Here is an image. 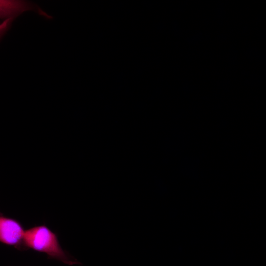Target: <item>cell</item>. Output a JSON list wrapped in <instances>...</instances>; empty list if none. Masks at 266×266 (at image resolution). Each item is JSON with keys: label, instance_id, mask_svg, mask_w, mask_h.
Here are the masks:
<instances>
[{"label": "cell", "instance_id": "obj_2", "mask_svg": "<svg viewBox=\"0 0 266 266\" xmlns=\"http://www.w3.org/2000/svg\"><path fill=\"white\" fill-rule=\"evenodd\" d=\"M25 231L16 221L0 216V242L9 245L18 246L22 242Z\"/></svg>", "mask_w": 266, "mask_h": 266}, {"label": "cell", "instance_id": "obj_4", "mask_svg": "<svg viewBox=\"0 0 266 266\" xmlns=\"http://www.w3.org/2000/svg\"><path fill=\"white\" fill-rule=\"evenodd\" d=\"M11 19L12 18L8 19L0 24V34L2 33L5 30H6L11 22Z\"/></svg>", "mask_w": 266, "mask_h": 266}, {"label": "cell", "instance_id": "obj_1", "mask_svg": "<svg viewBox=\"0 0 266 266\" xmlns=\"http://www.w3.org/2000/svg\"><path fill=\"white\" fill-rule=\"evenodd\" d=\"M23 243L30 248L69 265L79 263L62 248L57 236L44 226H36L25 231Z\"/></svg>", "mask_w": 266, "mask_h": 266}, {"label": "cell", "instance_id": "obj_3", "mask_svg": "<svg viewBox=\"0 0 266 266\" xmlns=\"http://www.w3.org/2000/svg\"><path fill=\"white\" fill-rule=\"evenodd\" d=\"M30 3L22 0H0V20L5 21L32 9Z\"/></svg>", "mask_w": 266, "mask_h": 266}]
</instances>
